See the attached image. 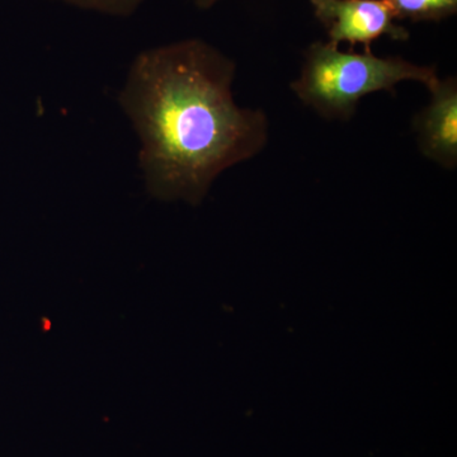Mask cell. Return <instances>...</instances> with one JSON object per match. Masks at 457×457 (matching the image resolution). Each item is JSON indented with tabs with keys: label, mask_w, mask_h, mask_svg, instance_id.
Here are the masks:
<instances>
[{
	"label": "cell",
	"mask_w": 457,
	"mask_h": 457,
	"mask_svg": "<svg viewBox=\"0 0 457 457\" xmlns=\"http://www.w3.org/2000/svg\"><path fill=\"white\" fill-rule=\"evenodd\" d=\"M191 2L195 7L206 11V9L215 7V5L218 4V3L222 2V0H191Z\"/></svg>",
	"instance_id": "52a82bcc"
},
{
	"label": "cell",
	"mask_w": 457,
	"mask_h": 457,
	"mask_svg": "<svg viewBox=\"0 0 457 457\" xmlns=\"http://www.w3.org/2000/svg\"><path fill=\"white\" fill-rule=\"evenodd\" d=\"M236 62L200 38L135 57L119 96L140 140L146 191L197 204L222 171L260 154L270 123L233 96Z\"/></svg>",
	"instance_id": "6da1fadb"
},
{
	"label": "cell",
	"mask_w": 457,
	"mask_h": 457,
	"mask_svg": "<svg viewBox=\"0 0 457 457\" xmlns=\"http://www.w3.org/2000/svg\"><path fill=\"white\" fill-rule=\"evenodd\" d=\"M84 11L97 12L112 17H129L134 14L144 0H56Z\"/></svg>",
	"instance_id": "8992f818"
},
{
	"label": "cell",
	"mask_w": 457,
	"mask_h": 457,
	"mask_svg": "<svg viewBox=\"0 0 457 457\" xmlns=\"http://www.w3.org/2000/svg\"><path fill=\"white\" fill-rule=\"evenodd\" d=\"M396 20L440 22L457 12V0H386Z\"/></svg>",
	"instance_id": "5b68a950"
},
{
	"label": "cell",
	"mask_w": 457,
	"mask_h": 457,
	"mask_svg": "<svg viewBox=\"0 0 457 457\" xmlns=\"http://www.w3.org/2000/svg\"><path fill=\"white\" fill-rule=\"evenodd\" d=\"M315 17L326 29L330 44L371 45L383 36L407 41L409 32L396 23L386 0H311Z\"/></svg>",
	"instance_id": "3957f363"
},
{
	"label": "cell",
	"mask_w": 457,
	"mask_h": 457,
	"mask_svg": "<svg viewBox=\"0 0 457 457\" xmlns=\"http://www.w3.org/2000/svg\"><path fill=\"white\" fill-rule=\"evenodd\" d=\"M405 80L432 89L440 79L435 66L376 56L371 51L345 53L330 42L317 41L306 50L302 74L291 83V89L320 116L348 121L361 98L383 90L393 92Z\"/></svg>",
	"instance_id": "7a4b0ae2"
},
{
	"label": "cell",
	"mask_w": 457,
	"mask_h": 457,
	"mask_svg": "<svg viewBox=\"0 0 457 457\" xmlns=\"http://www.w3.org/2000/svg\"><path fill=\"white\" fill-rule=\"evenodd\" d=\"M432 97L414 119L420 152L435 163L453 170L457 164L456 78L438 80Z\"/></svg>",
	"instance_id": "277c9868"
}]
</instances>
